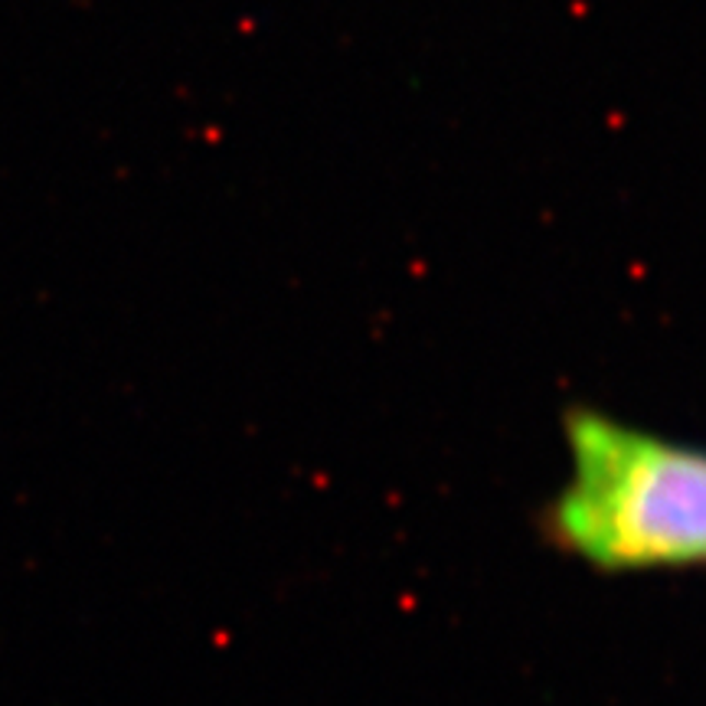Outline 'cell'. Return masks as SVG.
Returning a JSON list of instances; mask_svg holds the SVG:
<instances>
[{
    "label": "cell",
    "instance_id": "cell-1",
    "mask_svg": "<svg viewBox=\"0 0 706 706\" xmlns=\"http://www.w3.org/2000/svg\"><path fill=\"white\" fill-rule=\"evenodd\" d=\"M566 484L543 504V540L599 572L706 563V452L612 419L563 413Z\"/></svg>",
    "mask_w": 706,
    "mask_h": 706
}]
</instances>
